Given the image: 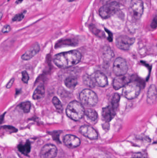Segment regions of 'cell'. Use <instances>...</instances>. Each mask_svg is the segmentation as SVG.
<instances>
[{
	"instance_id": "cell-12",
	"label": "cell",
	"mask_w": 157,
	"mask_h": 158,
	"mask_svg": "<svg viewBox=\"0 0 157 158\" xmlns=\"http://www.w3.org/2000/svg\"><path fill=\"white\" fill-rule=\"evenodd\" d=\"M63 142L65 146L71 148H77L81 143L79 138L72 135H65L63 138Z\"/></svg>"
},
{
	"instance_id": "cell-26",
	"label": "cell",
	"mask_w": 157,
	"mask_h": 158,
	"mask_svg": "<svg viewBox=\"0 0 157 158\" xmlns=\"http://www.w3.org/2000/svg\"><path fill=\"white\" fill-rule=\"evenodd\" d=\"M53 104L57 110L61 111L63 110V106L61 102L58 99V98L54 97L52 99Z\"/></svg>"
},
{
	"instance_id": "cell-35",
	"label": "cell",
	"mask_w": 157,
	"mask_h": 158,
	"mask_svg": "<svg viewBox=\"0 0 157 158\" xmlns=\"http://www.w3.org/2000/svg\"><path fill=\"white\" fill-rule=\"evenodd\" d=\"M22 1H23V0H17L16 2V3H20L22 2Z\"/></svg>"
},
{
	"instance_id": "cell-13",
	"label": "cell",
	"mask_w": 157,
	"mask_h": 158,
	"mask_svg": "<svg viewBox=\"0 0 157 158\" xmlns=\"http://www.w3.org/2000/svg\"><path fill=\"white\" fill-rule=\"evenodd\" d=\"M131 82V79L127 76H117L113 80L112 85L113 88L116 90H119L122 87H124L126 85Z\"/></svg>"
},
{
	"instance_id": "cell-17",
	"label": "cell",
	"mask_w": 157,
	"mask_h": 158,
	"mask_svg": "<svg viewBox=\"0 0 157 158\" xmlns=\"http://www.w3.org/2000/svg\"><path fill=\"white\" fill-rule=\"evenodd\" d=\"M45 87L43 85H39L34 91L33 95V98L34 100L41 99L45 95Z\"/></svg>"
},
{
	"instance_id": "cell-3",
	"label": "cell",
	"mask_w": 157,
	"mask_h": 158,
	"mask_svg": "<svg viewBox=\"0 0 157 158\" xmlns=\"http://www.w3.org/2000/svg\"><path fill=\"white\" fill-rule=\"evenodd\" d=\"M79 98L83 105L89 107L95 106L98 101L96 94L89 89L83 90L79 95Z\"/></svg>"
},
{
	"instance_id": "cell-19",
	"label": "cell",
	"mask_w": 157,
	"mask_h": 158,
	"mask_svg": "<svg viewBox=\"0 0 157 158\" xmlns=\"http://www.w3.org/2000/svg\"><path fill=\"white\" fill-rule=\"evenodd\" d=\"M85 115L86 118L92 122H96L98 119V114L95 110L87 109L85 110Z\"/></svg>"
},
{
	"instance_id": "cell-31",
	"label": "cell",
	"mask_w": 157,
	"mask_h": 158,
	"mask_svg": "<svg viewBox=\"0 0 157 158\" xmlns=\"http://www.w3.org/2000/svg\"><path fill=\"white\" fill-rule=\"evenodd\" d=\"M151 27L153 29H155L157 27V17H156L153 19L151 23Z\"/></svg>"
},
{
	"instance_id": "cell-14",
	"label": "cell",
	"mask_w": 157,
	"mask_h": 158,
	"mask_svg": "<svg viewBox=\"0 0 157 158\" xmlns=\"http://www.w3.org/2000/svg\"><path fill=\"white\" fill-rule=\"evenodd\" d=\"M115 110H114L111 106L103 108L102 111V117L103 120L106 123L110 122L115 117Z\"/></svg>"
},
{
	"instance_id": "cell-6",
	"label": "cell",
	"mask_w": 157,
	"mask_h": 158,
	"mask_svg": "<svg viewBox=\"0 0 157 158\" xmlns=\"http://www.w3.org/2000/svg\"><path fill=\"white\" fill-rule=\"evenodd\" d=\"M143 10V3L141 0H131L129 11L131 15L134 19L136 20L140 19Z\"/></svg>"
},
{
	"instance_id": "cell-11",
	"label": "cell",
	"mask_w": 157,
	"mask_h": 158,
	"mask_svg": "<svg viewBox=\"0 0 157 158\" xmlns=\"http://www.w3.org/2000/svg\"><path fill=\"white\" fill-rule=\"evenodd\" d=\"M96 85L100 87H105L108 84V78L105 74L100 71H96L92 76Z\"/></svg>"
},
{
	"instance_id": "cell-24",
	"label": "cell",
	"mask_w": 157,
	"mask_h": 158,
	"mask_svg": "<svg viewBox=\"0 0 157 158\" xmlns=\"http://www.w3.org/2000/svg\"><path fill=\"white\" fill-rule=\"evenodd\" d=\"M120 99V95L118 94H115L112 97V106H111L116 110L118 108L119 106V103Z\"/></svg>"
},
{
	"instance_id": "cell-22",
	"label": "cell",
	"mask_w": 157,
	"mask_h": 158,
	"mask_svg": "<svg viewBox=\"0 0 157 158\" xmlns=\"http://www.w3.org/2000/svg\"><path fill=\"white\" fill-rule=\"evenodd\" d=\"M83 81L86 85H88L91 88H94L96 85L92 77L88 75H85L84 76Z\"/></svg>"
},
{
	"instance_id": "cell-1",
	"label": "cell",
	"mask_w": 157,
	"mask_h": 158,
	"mask_svg": "<svg viewBox=\"0 0 157 158\" xmlns=\"http://www.w3.org/2000/svg\"><path fill=\"white\" fill-rule=\"evenodd\" d=\"M82 55L77 50H73L56 54L53 61L58 67L61 69L69 68L77 64L81 61Z\"/></svg>"
},
{
	"instance_id": "cell-8",
	"label": "cell",
	"mask_w": 157,
	"mask_h": 158,
	"mask_svg": "<svg viewBox=\"0 0 157 158\" xmlns=\"http://www.w3.org/2000/svg\"><path fill=\"white\" fill-rule=\"evenodd\" d=\"M135 39L126 35L119 36L116 40V44L118 48L123 50H128L134 43Z\"/></svg>"
},
{
	"instance_id": "cell-7",
	"label": "cell",
	"mask_w": 157,
	"mask_h": 158,
	"mask_svg": "<svg viewBox=\"0 0 157 158\" xmlns=\"http://www.w3.org/2000/svg\"><path fill=\"white\" fill-rule=\"evenodd\" d=\"M128 70V65L125 59L118 57L114 61L113 71L117 76H124L127 73Z\"/></svg>"
},
{
	"instance_id": "cell-10",
	"label": "cell",
	"mask_w": 157,
	"mask_h": 158,
	"mask_svg": "<svg viewBox=\"0 0 157 158\" xmlns=\"http://www.w3.org/2000/svg\"><path fill=\"white\" fill-rule=\"evenodd\" d=\"M79 131L82 135L90 140H96L98 137V135L96 131L91 126L84 125L81 126Z\"/></svg>"
},
{
	"instance_id": "cell-27",
	"label": "cell",
	"mask_w": 157,
	"mask_h": 158,
	"mask_svg": "<svg viewBox=\"0 0 157 158\" xmlns=\"http://www.w3.org/2000/svg\"><path fill=\"white\" fill-rule=\"evenodd\" d=\"M26 13V11H24L23 13L17 14V15H16L13 17L12 20L13 21H15V22H17V21H21V20L24 19Z\"/></svg>"
},
{
	"instance_id": "cell-20",
	"label": "cell",
	"mask_w": 157,
	"mask_h": 158,
	"mask_svg": "<svg viewBox=\"0 0 157 158\" xmlns=\"http://www.w3.org/2000/svg\"><path fill=\"white\" fill-rule=\"evenodd\" d=\"M18 149L24 155H28L30 151V143L27 141L25 144H19L18 146Z\"/></svg>"
},
{
	"instance_id": "cell-33",
	"label": "cell",
	"mask_w": 157,
	"mask_h": 158,
	"mask_svg": "<svg viewBox=\"0 0 157 158\" xmlns=\"http://www.w3.org/2000/svg\"><path fill=\"white\" fill-rule=\"evenodd\" d=\"M14 79L12 78L11 79L10 81H9V82L8 83V84L6 85V88H11V87H12V85H13V83H14Z\"/></svg>"
},
{
	"instance_id": "cell-34",
	"label": "cell",
	"mask_w": 157,
	"mask_h": 158,
	"mask_svg": "<svg viewBox=\"0 0 157 158\" xmlns=\"http://www.w3.org/2000/svg\"><path fill=\"white\" fill-rule=\"evenodd\" d=\"M100 1H101V2L102 3L106 4L108 3L109 2H110L111 0H100Z\"/></svg>"
},
{
	"instance_id": "cell-2",
	"label": "cell",
	"mask_w": 157,
	"mask_h": 158,
	"mask_svg": "<svg viewBox=\"0 0 157 158\" xmlns=\"http://www.w3.org/2000/svg\"><path fill=\"white\" fill-rule=\"evenodd\" d=\"M85 110L83 104L77 101L70 102L66 109V114L73 120H80L85 115Z\"/></svg>"
},
{
	"instance_id": "cell-29",
	"label": "cell",
	"mask_w": 157,
	"mask_h": 158,
	"mask_svg": "<svg viewBox=\"0 0 157 158\" xmlns=\"http://www.w3.org/2000/svg\"><path fill=\"white\" fill-rule=\"evenodd\" d=\"M132 158H147V156L146 154L140 152L134 154Z\"/></svg>"
},
{
	"instance_id": "cell-21",
	"label": "cell",
	"mask_w": 157,
	"mask_h": 158,
	"mask_svg": "<svg viewBox=\"0 0 157 158\" xmlns=\"http://www.w3.org/2000/svg\"><path fill=\"white\" fill-rule=\"evenodd\" d=\"M103 55L104 59L106 60H110L113 58L114 56L113 52L112 51L111 49L109 47H105L104 49Z\"/></svg>"
},
{
	"instance_id": "cell-30",
	"label": "cell",
	"mask_w": 157,
	"mask_h": 158,
	"mask_svg": "<svg viewBox=\"0 0 157 158\" xmlns=\"http://www.w3.org/2000/svg\"><path fill=\"white\" fill-rule=\"evenodd\" d=\"M11 28L9 25H6L2 29V32L3 33H8L11 31Z\"/></svg>"
},
{
	"instance_id": "cell-4",
	"label": "cell",
	"mask_w": 157,
	"mask_h": 158,
	"mask_svg": "<svg viewBox=\"0 0 157 158\" xmlns=\"http://www.w3.org/2000/svg\"><path fill=\"white\" fill-rule=\"evenodd\" d=\"M141 89L140 84L138 82H130L124 87L122 94L127 99H133L139 95Z\"/></svg>"
},
{
	"instance_id": "cell-32",
	"label": "cell",
	"mask_w": 157,
	"mask_h": 158,
	"mask_svg": "<svg viewBox=\"0 0 157 158\" xmlns=\"http://www.w3.org/2000/svg\"><path fill=\"white\" fill-rule=\"evenodd\" d=\"M105 31H106V32L108 33V40L110 42L112 41V40H113V35H112V33L110 31L108 30L107 29L105 28Z\"/></svg>"
},
{
	"instance_id": "cell-5",
	"label": "cell",
	"mask_w": 157,
	"mask_h": 158,
	"mask_svg": "<svg viewBox=\"0 0 157 158\" xmlns=\"http://www.w3.org/2000/svg\"><path fill=\"white\" fill-rule=\"evenodd\" d=\"M120 5L116 2L106 4L99 9V15L103 19H108L113 15L120 9Z\"/></svg>"
},
{
	"instance_id": "cell-9",
	"label": "cell",
	"mask_w": 157,
	"mask_h": 158,
	"mask_svg": "<svg viewBox=\"0 0 157 158\" xmlns=\"http://www.w3.org/2000/svg\"><path fill=\"white\" fill-rule=\"evenodd\" d=\"M57 154V148L54 145L47 144L41 150V158H54Z\"/></svg>"
},
{
	"instance_id": "cell-23",
	"label": "cell",
	"mask_w": 157,
	"mask_h": 158,
	"mask_svg": "<svg viewBox=\"0 0 157 158\" xmlns=\"http://www.w3.org/2000/svg\"><path fill=\"white\" fill-rule=\"evenodd\" d=\"M89 29L93 34L100 38H103L105 36L104 32L102 31L97 28L95 27V25H93V24L89 25Z\"/></svg>"
},
{
	"instance_id": "cell-18",
	"label": "cell",
	"mask_w": 157,
	"mask_h": 158,
	"mask_svg": "<svg viewBox=\"0 0 157 158\" xmlns=\"http://www.w3.org/2000/svg\"><path fill=\"white\" fill-rule=\"evenodd\" d=\"M65 85L70 89H74L78 84L77 79L75 77H71L66 78L64 81Z\"/></svg>"
},
{
	"instance_id": "cell-36",
	"label": "cell",
	"mask_w": 157,
	"mask_h": 158,
	"mask_svg": "<svg viewBox=\"0 0 157 158\" xmlns=\"http://www.w3.org/2000/svg\"><path fill=\"white\" fill-rule=\"evenodd\" d=\"M77 1V0H68V2H74V1Z\"/></svg>"
},
{
	"instance_id": "cell-37",
	"label": "cell",
	"mask_w": 157,
	"mask_h": 158,
	"mask_svg": "<svg viewBox=\"0 0 157 158\" xmlns=\"http://www.w3.org/2000/svg\"><path fill=\"white\" fill-rule=\"evenodd\" d=\"M9 1V0H8V1Z\"/></svg>"
},
{
	"instance_id": "cell-28",
	"label": "cell",
	"mask_w": 157,
	"mask_h": 158,
	"mask_svg": "<svg viewBox=\"0 0 157 158\" xmlns=\"http://www.w3.org/2000/svg\"><path fill=\"white\" fill-rule=\"evenodd\" d=\"M22 81L25 83H28L29 77L28 74L26 71H24L22 72Z\"/></svg>"
},
{
	"instance_id": "cell-25",
	"label": "cell",
	"mask_w": 157,
	"mask_h": 158,
	"mask_svg": "<svg viewBox=\"0 0 157 158\" xmlns=\"http://www.w3.org/2000/svg\"><path fill=\"white\" fill-rule=\"evenodd\" d=\"M19 108L21 109L25 113H28L30 111L31 108V103L29 101H26L21 103L18 106Z\"/></svg>"
},
{
	"instance_id": "cell-15",
	"label": "cell",
	"mask_w": 157,
	"mask_h": 158,
	"mask_svg": "<svg viewBox=\"0 0 157 158\" xmlns=\"http://www.w3.org/2000/svg\"><path fill=\"white\" fill-rule=\"evenodd\" d=\"M40 49V48L38 44L36 43L22 56L21 58L25 61L30 60L39 52Z\"/></svg>"
},
{
	"instance_id": "cell-16",
	"label": "cell",
	"mask_w": 157,
	"mask_h": 158,
	"mask_svg": "<svg viewBox=\"0 0 157 158\" xmlns=\"http://www.w3.org/2000/svg\"><path fill=\"white\" fill-rule=\"evenodd\" d=\"M157 98L156 87L154 85H151L149 86L147 92V102L149 105H152L155 103Z\"/></svg>"
}]
</instances>
